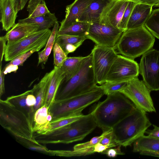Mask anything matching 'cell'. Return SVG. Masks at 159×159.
I'll list each match as a JSON object with an SVG mask.
<instances>
[{
	"label": "cell",
	"instance_id": "1",
	"mask_svg": "<svg viewBox=\"0 0 159 159\" xmlns=\"http://www.w3.org/2000/svg\"><path fill=\"white\" fill-rule=\"evenodd\" d=\"M136 108L130 100L119 92L107 95L104 100L98 103L92 111L97 126L103 132L112 129Z\"/></svg>",
	"mask_w": 159,
	"mask_h": 159
},
{
	"label": "cell",
	"instance_id": "2",
	"mask_svg": "<svg viewBox=\"0 0 159 159\" xmlns=\"http://www.w3.org/2000/svg\"><path fill=\"white\" fill-rule=\"evenodd\" d=\"M0 124L15 138L20 143L28 148L40 144L35 139L33 123L23 112L6 99L0 100Z\"/></svg>",
	"mask_w": 159,
	"mask_h": 159
},
{
	"label": "cell",
	"instance_id": "3",
	"mask_svg": "<svg viewBox=\"0 0 159 159\" xmlns=\"http://www.w3.org/2000/svg\"><path fill=\"white\" fill-rule=\"evenodd\" d=\"M97 126L92 111L66 126L44 134H34L40 144H68L83 140Z\"/></svg>",
	"mask_w": 159,
	"mask_h": 159
},
{
	"label": "cell",
	"instance_id": "4",
	"mask_svg": "<svg viewBox=\"0 0 159 159\" xmlns=\"http://www.w3.org/2000/svg\"><path fill=\"white\" fill-rule=\"evenodd\" d=\"M151 125L146 112L136 108L112 128L115 142L125 147L130 146L143 135Z\"/></svg>",
	"mask_w": 159,
	"mask_h": 159
},
{
	"label": "cell",
	"instance_id": "5",
	"mask_svg": "<svg viewBox=\"0 0 159 159\" xmlns=\"http://www.w3.org/2000/svg\"><path fill=\"white\" fill-rule=\"evenodd\" d=\"M95 81L90 53L85 57L77 72L70 79L62 82L55 100L67 99L86 93L97 86Z\"/></svg>",
	"mask_w": 159,
	"mask_h": 159
},
{
	"label": "cell",
	"instance_id": "6",
	"mask_svg": "<svg viewBox=\"0 0 159 159\" xmlns=\"http://www.w3.org/2000/svg\"><path fill=\"white\" fill-rule=\"evenodd\" d=\"M155 41L154 37L144 25L124 31L115 48L122 56L134 59L151 49Z\"/></svg>",
	"mask_w": 159,
	"mask_h": 159
},
{
	"label": "cell",
	"instance_id": "7",
	"mask_svg": "<svg viewBox=\"0 0 159 159\" xmlns=\"http://www.w3.org/2000/svg\"><path fill=\"white\" fill-rule=\"evenodd\" d=\"M105 95L101 86L86 93L67 99L55 100L48 110L52 120L67 116L82 114L85 108L98 101Z\"/></svg>",
	"mask_w": 159,
	"mask_h": 159
},
{
	"label": "cell",
	"instance_id": "8",
	"mask_svg": "<svg viewBox=\"0 0 159 159\" xmlns=\"http://www.w3.org/2000/svg\"><path fill=\"white\" fill-rule=\"evenodd\" d=\"M52 31L49 29L38 31L19 40L7 43L4 56L5 61H11L33 49L45 47Z\"/></svg>",
	"mask_w": 159,
	"mask_h": 159
},
{
	"label": "cell",
	"instance_id": "9",
	"mask_svg": "<svg viewBox=\"0 0 159 159\" xmlns=\"http://www.w3.org/2000/svg\"><path fill=\"white\" fill-rule=\"evenodd\" d=\"M151 91L143 81L136 77L128 81L120 92L130 100L137 108L146 112H156Z\"/></svg>",
	"mask_w": 159,
	"mask_h": 159
},
{
	"label": "cell",
	"instance_id": "10",
	"mask_svg": "<svg viewBox=\"0 0 159 159\" xmlns=\"http://www.w3.org/2000/svg\"><path fill=\"white\" fill-rule=\"evenodd\" d=\"M114 48L95 45L91 53L95 81L104 83L108 73L118 54Z\"/></svg>",
	"mask_w": 159,
	"mask_h": 159
},
{
	"label": "cell",
	"instance_id": "11",
	"mask_svg": "<svg viewBox=\"0 0 159 159\" xmlns=\"http://www.w3.org/2000/svg\"><path fill=\"white\" fill-rule=\"evenodd\" d=\"M139 66L147 87L151 91L159 90V51L151 49L143 54Z\"/></svg>",
	"mask_w": 159,
	"mask_h": 159
},
{
	"label": "cell",
	"instance_id": "12",
	"mask_svg": "<svg viewBox=\"0 0 159 159\" xmlns=\"http://www.w3.org/2000/svg\"><path fill=\"white\" fill-rule=\"evenodd\" d=\"M139 73V65L134 59L118 55L108 73L105 82H127L138 77Z\"/></svg>",
	"mask_w": 159,
	"mask_h": 159
},
{
	"label": "cell",
	"instance_id": "13",
	"mask_svg": "<svg viewBox=\"0 0 159 159\" xmlns=\"http://www.w3.org/2000/svg\"><path fill=\"white\" fill-rule=\"evenodd\" d=\"M123 32L118 28L98 21L90 24L87 38L97 45L115 48Z\"/></svg>",
	"mask_w": 159,
	"mask_h": 159
},
{
	"label": "cell",
	"instance_id": "14",
	"mask_svg": "<svg viewBox=\"0 0 159 159\" xmlns=\"http://www.w3.org/2000/svg\"><path fill=\"white\" fill-rule=\"evenodd\" d=\"M129 1L128 0L109 1L102 9L99 22L120 29V22Z\"/></svg>",
	"mask_w": 159,
	"mask_h": 159
},
{
	"label": "cell",
	"instance_id": "15",
	"mask_svg": "<svg viewBox=\"0 0 159 159\" xmlns=\"http://www.w3.org/2000/svg\"><path fill=\"white\" fill-rule=\"evenodd\" d=\"M93 0H75L67 5L64 19L61 22L58 30H61L79 21L80 19L87 7Z\"/></svg>",
	"mask_w": 159,
	"mask_h": 159
},
{
	"label": "cell",
	"instance_id": "16",
	"mask_svg": "<svg viewBox=\"0 0 159 159\" xmlns=\"http://www.w3.org/2000/svg\"><path fill=\"white\" fill-rule=\"evenodd\" d=\"M153 6L146 4L136 3L134 7L128 20L127 30L144 26L150 16Z\"/></svg>",
	"mask_w": 159,
	"mask_h": 159
},
{
	"label": "cell",
	"instance_id": "17",
	"mask_svg": "<svg viewBox=\"0 0 159 159\" xmlns=\"http://www.w3.org/2000/svg\"><path fill=\"white\" fill-rule=\"evenodd\" d=\"M53 74L49 83L43 105L50 108L55 100L59 88L64 79L60 67L54 66Z\"/></svg>",
	"mask_w": 159,
	"mask_h": 159
},
{
	"label": "cell",
	"instance_id": "18",
	"mask_svg": "<svg viewBox=\"0 0 159 159\" xmlns=\"http://www.w3.org/2000/svg\"><path fill=\"white\" fill-rule=\"evenodd\" d=\"M39 30V26L35 24L19 23L15 24L6 34L7 39V44L19 40Z\"/></svg>",
	"mask_w": 159,
	"mask_h": 159
},
{
	"label": "cell",
	"instance_id": "19",
	"mask_svg": "<svg viewBox=\"0 0 159 159\" xmlns=\"http://www.w3.org/2000/svg\"><path fill=\"white\" fill-rule=\"evenodd\" d=\"M0 10L2 29L8 31L15 24L18 12L12 0L0 1Z\"/></svg>",
	"mask_w": 159,
	"mask_h": 159
},
{
	"label": "cell",
	"instance_id": "20",
	"mask_svg": "<svg viewBox=\"0 0 159 159\" xmlns=\"http://www.w3.org/2000/svg\"><path fill=\"white\" fill-rule=\"evenodd\" d=\"M53 72V69L46 73L37 84L31 89L32 93L36 98V102L34 107V114L35 111L43 104L48 87Z\"/></svg>",
	"mask_w": 159,
	"mask_h": 159
},
{
	"label": "cell",
	"instance_id": "21",
	"mask_svg": "<svg viewBox=\"0 0 159 159\" xmlns=\"http://www.w3.org/2000/svg\"><path fill=\"white\" fill-rule=\"evenodd\" d=\"M108 1L93 0L84 11L79 21H85L90 23L99 21L102 9Z\"/></svg>",
	"mask_w": 159,
	"mask_h": 159
},
{
	"label": "cell",
	"instance_id": "22",
	"mask_svg": "<svg viewBox=\"0 0 159 159\" xmlns=\"http://www.w3.org/2000/svg\"><path fill=\"white\" fill-rule=\"evenodd\" d=\"M133 151L159 152V138L144 135L133 143Z\"/></svg>",
	"mask_w": 159,
	"mask_h": 159
},
{
	"label": "cell",
	"instance_id": "23",
	"mask_svg": "<svg viewBox=\"0 0 159 159\" xmlns=\"http://www.w3.org/2000/svg\"><path fill=\"white\" fill-rule=\"evenodd\" d=\"M57 21L55 13L50 12L39 16L19 20L18 23L21 24H34L39 26L40 30L49 29L54 26Z\"/></svg>",
	"mask_w": 159,
	"mask_h": 159
},
{
	"label": "cell",
	"instance_id": "24",
	"mask_svg": "<svg viewBox=\"0 0 159 159\" xmlns=\"http://www.w3.org/2000/svg\"><path fill=\"white\" fill-rule=\"evenodd\" d=\"M31 92V90H29L20 94L8 97L6 100L17 109L25 113L33 123L34 108L28 106L26 102L27 96Z\"/></svg>",
	"mask_w": 159,
	"mask_h": 159
},
{
	"label": "cell",
	"instance_id": "25",
	"mask_svg": "<svg viewBox=\"0 0 159 159\" xmlns=\"http://www.w3.org/2000/svg\"><path fill=\"white\" fill-rule=\"evenodd\" d=\"M84 58L82 57H67L60 67L65 77L63 81L68 80L77 72Z\"/></svg>",
	"mask_w": 159,
	"mask_h": 159
},
{
	"label": "cell",
	"instance_id": "26",
	"mask_svg": "<svg viewBox=\"0 0 159 159\" xmlns=\"http://www.w3.org/2000/svg\"><path fill=\"white\" fill-rule=\"evenodd\" d=\"M49 109L48 107L43 105L35 112L33 124L34 133H40L49 122L48 120Z\"/></svg>",
	"mask_w": 159,
	"mask_h": 159
},
{
	"label": "cell",
	"instance_id": "27",
	"mask_svg": "<svg viewBox=\"0 0 159 159\" xmlns=\"http://www.w3.org/2000/svg\"><path fill=\"white\" fill-rule=\"evenodd\" d=\"M82 114L74 115L60 117L52 120L44 129L39 134H44L57 129L68 125L81 118ZM36 134V133H35Z\"/></svg>",
	"mask_w": 159,
	"mask_h": 159
},
{
	"label": "cell",
	"instance_id": "28",
	"mask_svg": "<svg viewBox=\"0 0 159 159\" xmlns=\"http://www.w3.org/2000/svg\"><path fill=\"white\" fill-rule=\"evenodd\" d=\"M90 24L87 22L79 21L67 27L58 30L57 34H66L87 37Z\"/></svg>",
	"mask_w": 159,
	"mask_h": 159
},
{
	"label": "cell",
	"instance_id": "29",
	"mask_svg": "<svg viewBox=\"0 0 159 159\" xmlns=\"http://www.w3.org/2000/svg\"><path fill=\"white\" fill-rule=\"evenodd\" d=\"M28 17H35L42 16L50 11L44 0H30L27 7Z\"/></svg>",
	"mask_w": 159,
	"mask_h": 159
},
{
	"label": "cell",
	"instance_id": "30",
	"mask_svg": "<svg viewBox=\"0 0 159 159\" xmlns=\"http://www.w3.org/2000/svg\"><path fill=\"white\" fill-rule=\"evenodd\" d=\"M86 39H87L86 36H74L66 34H57L55 43H57L61 48L68 44H73L78 48Z\"/></svg>",
	"mask_w": 159,
	"mask_h": 159
},
{
	"label": "cell",
	"instance_id": "31",
	"mask_svg": "<svg viewBox=\"0 0 159 159\" xmlns=\"http://www.w3.org/2000/svg\"><path fill=\"white\" fill-rule=\"evenodd\" d=\"M144 25L154 37L159 39V8L152 10Z\"/></svg>",
	"mask_w": 159,
	"mask_h": 159
},
{
	"label": "cell",
	"instance_id": "32",
	"mask_svg": "<svg viewBox=\"0 0 159 159\" xmlns=\"http://www.w3.org/2000/svg\"><path fill=\"white\" fill-rule=\"evenodd\" d=\"M128 82V81H127ZM127 82H105L101 85L105 95L107 96L117 92H120L126 86Z\"/></svg>",
	"mask_w": 159,
	"mask_h": 159
},
{
	"label": "cell",
	"instance_id": "33",
	"mask_svg": "<svg viewBox=\"0 0 159 159\" xmlns=\"http://www.w3.org/2000/svg\"><path fill=\"white\" fill-rule=\"evenodd\" d=\"M54 66L61 67L67 58L66 55L61 46L55 43L53 48Z\"/></svg>",
	"mask_w": 159,
	"mask_h": 159
},
{
	"label": "cell",
	"instance_id": "34",
	"mask_svg": "<svg viewBox=\"0 0 159 159\" xmlns=\"http://www.w3.org/2000/svg\"><path fill=\"white\" fill-rule=\"evenodd\" d=\"M136 3L129 1L125 9L120 23V28L124 31L127 30V23L133 9Z\"/></svg>",
	"mask_w": 159,
	"mask_h": 159
},
{
	"label": "cell",
	"instance_id": "35",
	"mask_svg": "<svg viewBox=\"0 0 159 159\" xmlns=\"http://www.w3.org/2000/svg\"><path fill=\"white\" fill-rule=\"evenodd\" d=\"M109 130L103 132L100 136L93 137L88 142L75 145L73 147V150H77L93 146L100 142L103 136Z\"/></svg>",
	"mask_w": 159,
	"mask_h": 159
},
{
	"label": "cell",
	"instance_id": "36",
	"mask_svg": "<svg viewBox=\"0 0 159 159\" xmlns=\"http://www.w3.org/2000/svg\"><path fill=\"white\" fill-rule=\"evenodd\" d=\"M41 49L37 48L23 53L11 61L8 64L17 66L23 65L26 60L34 52H38Z\"/></svg>",
	"mask_w": 159,
	"mask_h": 159
},
{
	"label": "cell",
	"instance_id": "37",
	"mask_svg": "<svg viewBox=\"0 0 159 159\" xmlns=\"http://www.w3.org/2000/svg\"><path fill=\"white\" fill-rule=\"evenodd\" d=\"M100 143L104 145L110 146L112 148L118 146L114 140L112 129L105 135Z\"/></svg>",
	"mask_w": 159,
	"mask_h": 159
},
{
	"label": "cell",
	"instance_id": "38",
	"mask_svg": "<svg viewBox=\"0 0 159 159\" xmlns=\"http://www.w3.org/2000/svg\"><path fill=\"white\" fill-rule=\"evenodd\" d=\"M120 145H118L114 148H110L103 152L101 153L106 154L110 157H114L117 155H123L125 153L121 150Z\"/></svg>",
	"mask_w": 159,
	"mask_h": 159
},
{
	"label": "cell",
	"instance_id": "39",
	"mask_svg": "<svg viewBox=\"0 0 159 159\" xmlns=\"http://www.w3.org/2000/svg\"><path fill=\"white\" fill-rule=\"evenodd\" d=\"M59 25L58 21H57L53 26L51 33L48 38L45 48H46L52 44H54L59 30Z\"/></svg>",
	"mask_w": 159,
	"mask_h": 159
},
{
	"label": "cell",
	"instance_id": "40",
	"mask_svg": "<svg viewBox=\"0 0 159 159\" xmlns=\"http://www.w3.org/2000/svg\"><path fill=\"white\" fill-rule=\"evenodd\" d=\"M7 41V38L6 35L1 36L0 38V67H2V62L3 57L4 56L5 53L7 48L6 44V42Z\"/></svg>",
	"mask_w": 159,
	"mask_h": 159
},
{
	"label": "cell",
	"instance_id": "41",
	"mask_svg": "<svg viewBox=\"0 0 159 159\" xmlns=\"http://www.w3.org/2000/svg\"><path fill=\"white\" fill-rule=\"evenodd\" d=\"M28 148L32 150L46 154H48L49 150L45 146L41 144L32 145L29 147Z\"/></svg>",
	"mask_w": 159,
	"mask_h": 159
},
{
	"label": "cell",
	"instance_id": "42",
	"mask_svg": "<svg viewBox=\"0 0 159 159\" xmlns=\"http://www.w3.org/2000/svg\"><path fill=\"white\" fill-rule=\"evenodd\" d=\"M28 0H12L16 11L18 12L24 7Z\"/></svg>",
	"mask_w": 159,
	"mask_h": 159
},
{
	"label": "cell",
	"instance_id": "43",
	"mask_svg": "<svg viewBox=\"0 0 159 159\" xmlns=\"http://www.w3.org/2000/svg\"><path fill=\"white\" fill-rule=\"evenodd\" d=\"M153 129L152 130H147L145 133L148 134V136L156 138H159V127L153 125Z\"/></svg>",
	"mask_w": 159,
	"mask_h": 159
},
{
	"label": "cell",
	"instance_id": "44",
	"mask_svg": "<svg viewBox=\"0 0 159 159\" xmlns=\"http://www.w3.org/2000/svg\"><path fill=\"white\" fill-rule=\"evenodd\" d=\"M5 75L2 67H0V97L5 93L4 78Z\"/></svg>",
	"mask_w": 159,
	"mask_h": 159
},
{
	"label": "cell",
	"instance_id": "45",
	"mask_svg": "<svg viewBox=\"0 0 159 159\" xmlns=\"http://www.w3.org/2000/svg\"><path fill=\"white\" fill-rule=\"evenodd\" d=\"M26 102L28 106L34 107L36 104V98L35 96L32 93V92L29 93L26 97Z\"/></svg>",
	"mask_w": 159,
	"mask_h": 159
},
{
	"label": "cell",
	"instance_id": "46",
	"mask_svg": "<svg viewBox=\"0 0 159 159\" xmlns=\"http://www.w3.org/2000/svg\"><path fill=\"white\" fill-rule=\"evenodd\" d=\"M18 68V66L11 64H7L2 70L5 75L11 72H16Z\"/></svg>",
	"mask_w": 159,
	"mask_h": 159
},
{
	"label": "cell",
	"instance_id": "47",
	"mask_svg": "<svg viewBox=\"0 0 159 159\" xmlns=\"http://www.w3.org/2000/svg\"><path fill=\"white\" fill-rule=\"evenodd\" d=\"M134 2L136 3H142L154 6L159 2V0H128Z\"/></svg>",
	"mask_w": 159,
	"mask_h": 159
},
{
	"label": "cell",
	"instance_id": "48",
	"mask_svg": "<svg viewBox=\"0 0 159 159\" xmlns=\"http://www.w3.org/2000/svg\"><path fill=\"white\" fill-rule=\"evenodd\" d=\"M54 45V44H52L46 48H44L45 49V51L44 53V61L43 62V63L44 64H45L46 63L48 57L51 53Z\"/></svg>",
	"mask_w": 159,
	"mask_h": 159
},
{
	"label": "cell",
	"instance_id": "49",
	"mask_svg": "<svg viewBox=\"0 0 159 159\" xmlns=\"http://www.w3.org/2000/svg\"><path fill=\"white\" fill-rule=\"evenodd\" d=\"M45 49H44L43 50L40 52H38V66L41 64V63H43L44 61V53Z\"/></svg>",
	"mask_w": 159,
	"mask_h": 159
},
{
	"label": "cell",
	"instance_id": "50",
	"mask_svg": "<svg viewBox=\"0 0 159 159\" xmlns=\"http://www.w3.org/2000/svg\"><path fill=\"white\" fill-rule=\"evenodd\" d=\"M141 155L151 156L159 157V152H142L139 153Z\"/></svg>",
	"mask_w": 159,
	"mask_h": 159
},
{
	"label": "cell",
	"instance_id": "51",
	"mask_svg": "<svg viewBox=\"0 0 159 159\" xmlns=\"http://www.w3.org/2000/svg\"><path fill=\"white\" fill-rule=\"evenodd\" d=\"M154 6L156 7H159V2H157Z\"/></svg>",
	"mask_w": 159,
	"mask_h": 159
},
{
	"label": "cell",
	"instance_id": "52",
	"mask_svg": "<svg viewBox=\"0 0 159 159\" xmlns=\"http://www.w3.org/2000/svg\"><path fill=\"white\" fill-rule=\"evenodd\" d=\"M107 0L109 1V0Z\"/></svg>",
	"mask_w": 159,
	"mask_h": 159
},
{
	"label": "cell",
	"instance_id": "53",
	"mask_svg": "<svg viewBox=\"0 0 159 159\" xmlns=\"http://www.w3.org/2000/svg\"><path fill=\"white\" fill-rule=\"evenodd\" d=\"M1 0H0V1H1Z\"/></svg>",
	"mask_w": 159,
	"mask_h": 159
}]
</instances>
